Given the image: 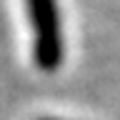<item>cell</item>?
<instances>
[{
	"label": "cell",
	"instance_id": "1",
	"mask_svg": "<svg viewBox=\"0 0 120 120\" xmlns=\"http://www.w3.org/2000/svg\"><path fill=\"white\" fill-rule=\"evenodd\" d=\"M28 15L30 28H33L35 65L45 73H52L63 65V55H65L58 3L55 0H28Z\"/></svg>",
	"mask_w": 120,
	"mask_h": 120
},
{
	"label": "cell",
	"instance_id": "2",
	"mask_svg": "<svg viewBox=\"0 0 120 120\" xmlns=\"http://www.w3.org/2000/svg\"><path fill=\"white\" fill-rule=\"evenodd\" d=\"M45 120H55V118H45Z\"/></svg>",
	"mask_w": 120,
	"mask_h": 120
}]
</instances>
